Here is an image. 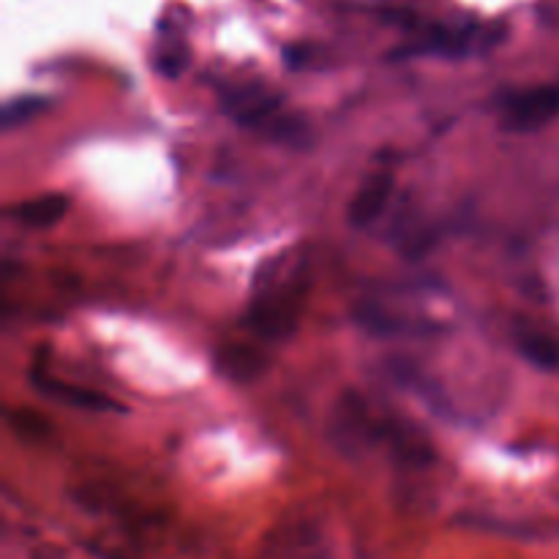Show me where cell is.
<instances>
[{
	"mask_svg": "<svg viewBox=\"0 0 559 559\" xmlns=\"http://www.w3.org/2000/svg\"><path fill=\"white\" fill-rule=\"evenodd\" d=\"M66 211H69V200H66L63 194H41L33 197V200L27 202H20V205L11 211V216L33 229H47L55 227V224L66 216Z\"/></svg>",
	"mask_w": 559,
	"mask_h": 559,
	"instance_id": "30bf717a",
	"label": "cell"
},
{
	"mask_svg": "<svg viewBox=\"0 0 559 559\" xmlns=\"http://www.w3.org/2000/svg\"><path fill=\"white\" fill-rule=\"evenodd\" d=\"M47 107L49 102L44 96H16L11 102H5L0 123H3V129H16V126L27 123V120L38 118Z\"/></svg>",
	"mask_w": 559,
	"mask_h": 559,
	"instance_id": "7c38bea8",
	"label": "cell"
},
{
	"mask_svg": "<svg viewBox=\"0 0 559 559\" xmlns=\"http://www.w3.org/2000/svg\"><path fill=\"white\" fill-rule=\"evenodd\" d=\"M500 25H478V22H467V25H429L402 47L393 52L396 58H415V55H437V58H467V55H484L491 47L502 41Z\"/></svg>",
	"mask_w": 559,
	"mask_h": 559,
	"instance_id": "277c9868",
	"label": "cell"
},
{
	"mask_svg": "<svg viewBox=\"0 0 559 559\" xmlns=\"http://www.w3.org/2000/svg\"><path fill=\"white\" fill-rule=\"evenodd\" d=\"M309 284V257L300 251H284L267 260L257 271L246 328L265 344L287 342L304 314Z\"/></svg>",
	"mask_w": 559,
	"mask_h": 559,
	"instance_id": "6da1fadb",
	"label": "cell"
},
{
	"mask_svg": "<svg viewBox=\"0 0 559 559\" xmlns=\"http://www.w3.org/2000/svg\"><path fill=\"white\" fill-rule=\"evenodd\" d=\"M497 115H500L502 129L508 131H519V134L540 131L559 115V87L535 85L500 93Z\"/></svg>",
	"mask_w": 559,
	"mask_h": 559,
	"instance_id": "5b68a950",
	"label": "cell"
},
{
	"mask_svg": "<svg viewBox=\"0 0 559 559\" xmlns=\"http://www.w3.org/2000/svg\"><path fill=\"white\" fill-rule=\"evenodd\" d=\"M224 115L243 129L265 131L271 140L295 142L306 131V126L295 118H284V98L265 82H238L222 91Z\"/></svg>",
	"mask_w": 559,
	"mask_h": 559,
	"instance_id": "3957f363",
	"label": "cell"
},
{
	"mask_svg": "<svg viewBox=\"0 0 559 559\" xmlns=\"http://www.w3.org/2000/svg\"><path fill=\"white\" fill-rule=\"evenodd\" d=\"M216 369L233 382H251L265 369V355L246 344H229L218 353Z\"/></svg>",
	"mask_w": 559,
	"mask_h": 559,
	"instance_id": "9c48e42d",
	"label": "cell"
},
{
	"mask_svg": "<svg viewBox=\"0 0 559 559\" xmlns=\"http://www.w3.org/2000/svg\"><path fill=\"white\" fill-rule=\"evenodd\" d=\"M393 175L391 173H374L360 183V189L355 191L353 202L347 207V222L353 224L355 229L371 227L377 218L385 211L388 200L393 194Z\"/></svg>",
	"mask_w": 559,
	"mask_h": 559,
	"instance_id": "8992f818",
	"label": "cell"
},
{
	"mask_svg": "<svg viewBox=\"0 0 559 559\" xmlns=\"http://www.w3.org/2000/svg\"><path fill=\"white\" fill-rule=\"evenodd\" d=\"M333 437L347 451H364V448L385 445L407 464H429L435 462L429 440L420 435L415 426L404 424L399 418H382L360 396H344L333 413L331 424Z\"/></svg>",
	"mask_w": 559,
	"mask_h": 559,
	"instance_id": "7a4b0ae2",
	"label": "cell"
},
{
	"mask_svg": "<svg viewBox=\"0 0 559 559\" xmlns=\"http://www.w3.org/2000/svg\"><path fill=\"white\" fill-rule=\"evenodd\" d=\"M189 60H191V52H189V44H186L183 38L162 36L156 41V49H153L151 63H153V69H156L158 76L175 82L186 74V69H189Z\"/></svg>",
	"mask_w": 559,
	"mask_h": 559,
	"instance_id": "8fae6325",
	"label": "cell"
},
{
	"mask_svg": "<svg viewBox=\"0 0 559 559\" xmlns=\"http://www.w3.org/2000/svg\"><path fill=\"white\" fill-rule=\"evenodd\" d=\"M33 385H36V391L41 393V396L55 399V402L60 404H69V407L91 409V413H118L120 409V404H115L112 399L104 396V393L87 391V388L71 385V382L63 380H55V377L41 374V371L33 374Z\"/></svg>",
	"mask_w": 559,
	"mask_h": 559,
	"instance_id": "52a82bcc",
	"label": "cell"
},
{
	"mask_svg": "<svg viewBox=\"0 0 559 559\" xmlns=\"http://www.w3.org/2000/svg\"><path fill=\"white\" fill-rule=\"evenodd\" d=\"M513 344H516L519 355L535 369L551 371L559 374V336L551 331H540L533 325H516L513 328Z\"/></svg>",
	"mask_w": 559,
	"mask_h": 559,
	"instance_id": "ba28073f",
	"label": "cell"
}]
</instances>
